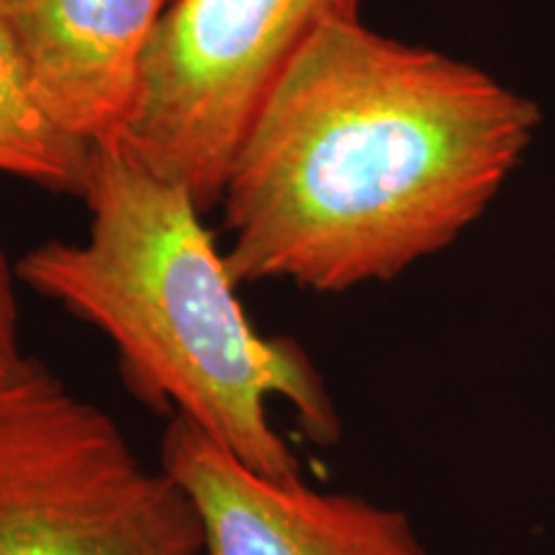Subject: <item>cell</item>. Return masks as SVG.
Masks as SVG:
<instances>
[{"instance_id": "cell-6", "label": "cell", "mask_w": 555, "mask_h": 555, "mask_svg": "<svg viewBox=\"0 0 555 555\" xmlns=\"http://www.w3.org/2000/svg\"><path fill=\"white\" fill-rule=\"evenodd\" d=\"M47 116L93 150L127 142L165 0H0Z\"/></svg>"}, {"instance_id": "cell-2", "label": "cell", "mask_w": 555, "mask_h": 555, "mask_svg": "<svg viewBox=\"0 0 555 555\" xmlns=\"http://www.w3.org/2000/svg\"><path fill=\"white\" fill-rule=\"evenodd\" d=\"M82 201L86 240L41 242L13 270L114 345L139 401L193 422L268 476L304 474L270 420L273 399L286 401L311 442L335 446L343 425L322 373L296 339L249 322L183 185L116 144L95 150Z\"/></svg>"}, {"instance_id": "cell-3", "label": "cell", "mask_w": 555, "mask_h": 555, "mask_svg": "<svg viewBox=\"0 0 555 555\" xmlns=\"http://www.w3.org/2000/svg\"><path fill=\"white\" fill-rule=\"evenodd\" d=\"M0 555H204L185 491L39 358L0 388Z\"/></svg>"}, {"instance_id": "cell-5", "label": "cell", "mask_w": 555, "mask_h": 555, "mask_svg": "<svg viewBox=\"0 0 555 555\" xmlns=\"http://www.w3.org/2000/svg\"><path fill=\"white\" fill-rule=\"evenodd\" d=\"M157 461L196 509L204 555H433L406 512L260 474L183 416Z\"/></svg>"}, {"instance_id": "cell-9", "label": "cell", "mask_w": 555, "mask_h": 555, "mask_svg": "<svg viewBox=\"0 0 555 555\" xmlns=\"http://www.w3.org/2000/svg\"><path fill=\"white\" fill-rule=\"evenodd\" d=\"M170 3V0H165V5H168Z\"/></svg>"}, {"instance_id": "cell-7", "label": "cell", "mask_w": 555, "mask_h": 555, "mask_svg": "<svg viewBox=\"0 0 555 555\" xmlns=\"http://www.w3.org/2000/svg\"><path fill=\"white\" fill-rule=\"evenodd\" d=\"M93 155L90 144L65 134L41 108L0 9V172L82 198Z\"/></svg>"}, {"instance_id": "cell-1", "label": "cell", "mask_w": 555, "mask_h": 555, "mask_svg": "<svg viewBox=\"0 0 555 555\" xmlns=\"http://www.w3.org/2000/svg\"><path fill=\"white\" fill-rule=\"evenodd\" d=\"M538 127L535 101L481 67L327 21L229 165V278L317 294L393 281L483 217Z\"/></svg>"}, {"instance_id": "cell-4", "label": "cell", "mask_w": 555, "mask_h": 555, "mask_svg": "<svg viewBox=\"0 0 555 555\" xmlns=\"http://www.w3.org/2000/svg\"><path fill=\"white\" fill-rule=\"evenodd\" d=\"M363 0H170L144 57L127 147L219 206L242 137L291 57L327 21L360 18Z\"/></svg>"}, {"instance_id": "cell-8", "label": "cell", "mask_w": 555, "mask_h": 555, "mask_svg": "<svg viewBox=\"0 0 555 555\" xmlns=\"http://www.w3.org/2000/svg\"><path fill=\"white\" fill-rule=\"evenodd\" d=\"M16 281V270L9 266L3 249H0V388L11 384L29 360L21 347Z\"/></svg>"}]
</instances>
